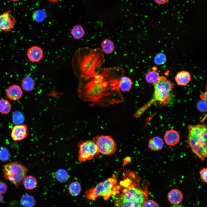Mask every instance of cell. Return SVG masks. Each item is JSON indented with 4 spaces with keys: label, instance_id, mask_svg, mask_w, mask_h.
<instances>
[{
    "label": "cell",
    "instance_id": "26",
    "mask_svg": "<svg viewBox=\"0 0 207 207\" xmlns=\"http://www.w3.org/2000/svg\"><path fill=\"white\" fill-rule=\"evenodd\" d=\"M11 109V105L8 100L4 99H0V113L3 114H7L10 112Z\"/></svg>",
    "mask_w": 207,
    "mask_h": 207
},
{
    "label": "cell",
    "instance_id": "10",
    "mask_svg": "<svg viewBox=\"0 0 207 207\" xmlns=\"http://www.w3.org/2000/svg\"><path fill=\"white\" fill-rule=\"evenodd\" d=\"M10 12L8 10L0 15V31L7 32L14 28L16 21L14 17L10 16Z\"/></svg>",
    "mask_w": 207,
    "mask_h": 207
},
{
    "label": "cell",
    "instance_id": "40",
    "mask_svg": "<svg viewBox=\"0 0 207 207\" xmlns=\"http://www.w3.org/2000/svg\"><path fill=\"white\" fill-rule=\"evenodd\" d=\"M49 1L52 3H56L58 2L59 0H47Z\"/></svg>",
    "mask_w": 207,
    "mask_h": 207
},
{
    "label": "cell",
    "instance_id": "4",
    "mask_svg": "<svg viewBox=\"0 0 207 207\" xmlns=\"http://www.w3.org/2000/svg\"><path fill=\"white\" fill-rule=\"evenodd\" d=\"M187 128V143L193 152L204 161L207 155V126L204 124H190Z\"/></svg>",
    "mask_w": 207,
    "mask_h": 207
},
{
    "label": "cell",
    "instance_id": "41",
    "mask_svg": "<svg viewBox=\"0 0 207 207\" xmlns=\"http://www.w3.org/2000/svg\"><path fill=\"white\" fill-rule=\"evenodd\" d=\"M10 0L12 1H18V0Z\"/></svg>",
    "mask_w": 207,
    "mask_h": 207
},
{
    "label": "cell",
    "instance_id": "1",
    "mask_svg": "<svg viewBox=\"0 0 207 207\" xmlns=\"http://www.w3.org/2000/svg\"><path fill=\"white\" fill-rule=\"evenodd\" d=\"M123 72L120 68L102 69L86 82L80 81L78 93L80 98L90 105L107 107L122 102L124 98L119 86Z\"/></svg>",
    "mask_w": 207,
    "mask_h": 207
},
{
    "label": "cell",
    "instance_id": "27",
    "mask_svg": "<svg viewBox=\"0 0 207 207\" xmlns=\"http://www.w3.org/2000/svg\"><path fill=\"white\" fill-rule=\"evenodd\" d=\"M55 176L57 181L61 183L67 182L69 178V176L67 172L62 169L57 171L55 173Z\"/></svg>",
    "mask_w": 207,
    "mask_h": 207
},
{
    "label": "cell",
    "instance_id": "9",
    "mask_svg": "<svg viewBox=\"0 0 207 207\" xmlns=\"http://www.w3.org/2000/svg\"><path fill=\"white\" fill-rule=\"evenodd\" d=\"M78 146L79 148L78 158L80 161L91 160L99 155L97 147L92 140L80 141L78 143Z\"/></svg>",
    "mask_w": 207,
    "mask_h": 207
},
{
    "label": "cell",
    "instance_id": "16",
    "mask_svg": "<svg viewBox=\"0 0 207 207\" xmlns=\"http://www.w3.org/2000/svg\"><path fill=\"white\" fill-rule=\"evenodd\" d=\"M176 83L179 85L185 86L189 82L191 76L187 71L182 70L178 72L175 78Z\"/></svg>",
    "mask_w": 207,
    "mask_h": 207
},
{
    "label": "cell",
    "instance_id": "38",
    "mask_svg": "<svg viewBox=\"0 0 207 207\" xmlns=\"http://www.w3.org/2000/svg\"><path fill=\"white\" fill-rule=\"evenodd\" d=\"M3 197L2 195V194H0V202L3 203L4 202L3 201Z\"/></svg>",
    "mask_w": 207,
    "mask_h": 207
},
{
    "label": "cell",
    "instance_id": "19",
    "mask_svg": "<svg viewBox=\"0 0 207 207\" xmlns=\"http://www.w3.org/2000/svg\"><path fill=\"white\" fill-rule=\"evenodd\" d=\"M36 179L31 175L26 176L24 179L22 183L25 188L28 190H32L35 188L37 184Z\"/></svg>",
    "mask_w": 207,
    "mask_h": 207
},
{
    "label": "cell",
    "instance_id": "8",
    "mask_svg": "<svg viewBox=\"0 0 207 207\" xmlns=\"http://www.w3.org/2000/svg\"><path fill=\"white\" fill-rule=\"evenodd\" d=\"M92 141L96 144L99 152L103 155H112L117 150V144L111 136L97 135L93 138Z\"/></svg>",
    "mask_w": 207,
    "mask_h": 207
},
{
    "label": "cell",
    "instance_id": "3",
    "mask_svg": "<svg viewBox=\"0 0 207 207\" xmlns=\"http://www.w3.org/2000/svg\"><path fill=\"white\" fill-rule=\"evenodd\" d=\"M102 50L84 47L74 54L72 61L73 71L80 80H87L93 77L100 71L104 59Z\"/></svg>",
    "mask_w": 207,
    "mask_h": 207
},
{
    "label": "cell",
    "instance_id": "29",
    "mask_svg": "<svg viewBox=\"0 0 207 207\" xmlns=\"http://www.w3.org/2000/svg\"><path fill=\"white\" fill-rule=\"evenodd\" d=\"M11 155L8 149L4 147L0 148V160L5 162L9 160Z\"/></svg>",
    "mask_w": 207,
    "mask_h": 207
},
{
    "label": "cell",
    "instance_id": "24",
    "mask_svg": "<svg viewBox=\"0 0 207 207\" xmlns=\"http://www.w3.org/2000/svg\"><path fill=\"white\" fill-rule=\"evenodd\" d=\"M71 34L74 39L79 40L85 35V33L82 26L78 24L74 26L72 29Z\"/></svg>",
    "mask_w": 207,
    "mask_h": 207
},
{
    "label": "cell",
    "instance_id": "21",
    "mask_svg": "<svg viewBox=\"0 0 207 207\" xmlns=\"http://www.w3.org/2000/svg\"><path fill=\"white\" fill-rule=\"evenodd\" d=\"M155 67L152 68V70L148 72L145 76L146 81L152 84L156 82L159 79L160 76L159 73L156 71Z\"/></svg>",
    "mask_w": 207,
    "mask_h": 207
},
{
    "label": "cell",
    "instance_id": "23",
    "mask_svg": "<svg viewBox=\"0 0 207 207\" xmlns=\"http://www.w3.org/2000/svg\"><path fill=\"white\" fill-rule=\"evenodd\" d=\"M35 83L33 79L30 76H25L22 80V87L24 90L26 91H32L34 88Z\"/></svg>",
    "mask_w": 207,
    "mask_h": 207
},
{
    "label": "cell",
    "instance_id": "12",
    "mask_svg": "<svg viewBox=\"0 0 207 207\" xmlns=\"http://www.w3.org/2000/svg\"><path fill=\"white\" fill-rule=\"evenodd\" d=\"M26 55L28 60L32 63L39 62L42 60L44 56L41 48L37 46H33L27 50Z\"/></svg>",
    "mask_w": 207,
    "mask_h": 207
},
{
    "label": "cell",
    "instance_id": "28",
    "mask_svg": "<svg viewBox=\"0 0 207 207\" xmlns=\"http://www.w3.org/2000/svg\"><path fill=\"white\" fill-rule=\"evenodd\" d=\"M46 16V14L45 11L43 10L38 9L33 13L32 18L35 21L41 22L45 20Z\"/></svg>",
    "mask_w": 207,
    "mask_h": 207
},
{
    "label": "cell",
    "instance_id": "14",
    "mask_svg": "<svg viewBox=\"0 0 207 207\" xmlns=\"http://www.w3.org/2000/svg\"><path fill=\"white\" fill-rule=\"evenodd\" d=\"M180 139L179 133L175 130L167 131L164 136L165 142L170 146H173L177 144L179 142Z\"/></svg>",
    "mask_w": 207,
    "mask_h": 207
},
{
    "label": "cell",
    "instance_id": "33",
    "mask_svg": "<svg viewBox=\"0 0 207 207\" xmlns=\"http://www.w3.org/2000/svg\"><path fill=\"white\" fill-rule=\"evenodd\" d=\"M143 207H159L157 203L154 200L148 199L146 200L143 205Z\"/></svg>",
    "mask_w": 207,
    "mask_h": 207
},
{
    "label": "cell",
    "instance_id": "20",
    "mask_svg": "<svg viewBox=\"0 0 207 207\" xmlns=\"http://www.w3.org/2000/svg\"><path fill=\"white\" fill-rule=\"evenodd\" d=\"M102 50L106 54L112 53L114 49V42L109 39H104L101 43Z\"/></svg>",
    "mask_w": 207,
    "mask_h": 207
},
{
    "label": "cell",
    "instance_id": "25",
    "mask_svg": "<svg viewBox=\"0 0 207 207\" xmlns=\"http://www.w3.org/2000/svg\"><path fill=\"white\" fill-rule=\"evenodd\" d=\"M68 189L70 194L72 196L78 195L81 191V187L80 183L78 181L72 182L69 184Z\"/></svg>",
    "mask_w": 207,
    "mask_h": 207
},
{
    "label": "cell",
    "instance_id": "39",
    "mask_svg": "<svg viewBox=\"0 0 207 207\" xmlns=\"http://www.w3.org/2000/svg\"><path fill=\"white\" fill-rule=\"evenodd\" d=\"M172 207H184L183 206L181 205H173Z\"/></svg>",
    "mask_w": 207,
    "mask_h": 207
},
{
    "label": "cell",
    "instance_id": "36",
    "mask_svg": "<svg viewBox=\"0 0 207 207\" xmlns=\"http://www.w3.org/2000/svg\"><path fill=\"white\" fill-rule=\"evenodd\" d=\"M169 0H154V1L157 4L159 5H162L168 2Z\"/></svg>",
    "mask_w": 207,
    "mask_h": 207
},
{
    "label": "cell",
    "instance_id": "37",
    "mask_svg": "<svg viewBox=\"0 0 207 207\" xmlns=\"http://www.w3.org/2000/svg\"><path fill=\"white\" fill-rule=\"evenodd\" d=\"M200 98L203 100L207 101V91H206L200 95Z\"/></svg>",
    "mask_w": 207,
    "mask_h": 207
},
{
    "label": "cell",
    "instance_id": "6",
    "mask_svg": "<svg viewBox=\"0 0 207 207\" xmlns=\"http://www.w3.org/2000/svg\"><path fill=\"white\" fill-rule=\"evenodd\" d=\"M2 170L4 178L17 187L22 184L27 172L29 170L22 164L16 161L4 165Z\"/></svg>",
    "mask_w": 207,
    "mask_h": 207
},
{
    "label": "cell",
    "instance_id": "11",
    "mask_svg": "<svg viewBox=\"0 0 207 207\" xmlns=\"http://www.w3.org/2000/svg\"><path fill=\"white\" fill-rule=\"evenodd\" d=\"M27 126L26 124H19L14 126L12 128L11 136L15 141H21L26 138L27 136Z\"/></svg>",
    "mask_w": 207,
    "mask_h": 207
},
{
    "label": "cell",
    "instance_id": "7",
    "mask_svg": "<svg viewBox=\"0 0 207 207\" xmlns=\"http://www.w3.org/2000/svg\"><path fill=\"white\" fill-rule=\"evenodd\" d=\"M152 85L154 87L153 101H158L163 105L168 104L170 100V92L174 87V84L166 77L162 76Z\"/></svg>",
    "mask_w": 207,
    "mask_h": 207
},
{
    "label": "cell",
    "instance_id": "31",
    "mask_svg": "<svg viewBox=\"0 0 207 207\" xmlns=\"http://www.w3.org/2000/svg\"><path fill=\"white\" fill-rule=\"evenodd\" d=\"M197 108L201 112H204L207 110V101L201 100L198 102L197 104Z\"/></svg>",
    "mask_w": 207,
    "mask_h": 207
},
{
    "label": "cell",
    "instance_id": "13",
    "mask_svg": "<svg viewBox=\"0 0 207 207\" xmlns=\"http://www.w3.org/2000/svg\"><path fill=\"white\" fill-rule=\"evenodd\" d=\"M6 94L9 99L17 101L21 98L23 95L21 88L18 85H13L9 86L6 90Z\"/></svg>",
    "mask_w": 207,
    "mask_h": 207
},
{
    "label": "cell",
    "instance_id": "17",
    "mask_svg": "<svg viewBox=\"0 0 207 207\" xmlns=\"http://www.w3.org/2000/svg\"><path fill=\"white\" fill-rule=\"evenodd\" d=\"M163 139L158 136L154 137L149 141L148 146L153 151H157L162 149L164 146Z\"/></svg>",
    "mask_w": 207,
    "mask_h": 207
},
{
    "label": "cell",
    "instance_id": "18",
    "mask_svg": "<svg viewBox=\"0 0 207 207\" xmlns=\"http://www.w3.org/2000/svg\"><path fill=\"white\" fill-rule=\"evenodd\" d=\"M133 82L129 77L122 76L120 78L119 83V86L120 90L123 92L129 91L131 89Z\"/></svg>",
    "mask_w": 207,
    "mask_h": 207
},
{
    "label": "cell",
    "instance_id": "35",
    "mask_svg": "<svg viewBox=\"0 0 207 207\" xmlns=\"http://www.w3.org/2000/svg\"><path fill=\"white\" fill-rule=\"evenodd\" d=\"M7 186L4 183L0 181V194H3L7 191Z\"/></svg>",
    "mask_w": 207,
    "mask_h": 207
},
{
    "label": "cell",
    "instance_id": "15",
    "mask_svg": "<svg viewBox=\"0 0 207 207\" xmlns=\"http://www.w3.org/2000/svg\"><path fill=\"white\" fill-rule=\"evenodd\" d=\"M167 198L171 203L173 205H178L182 201L183 195L179 189H173L168 193Z\"/></svg>",
    "mask_w": 207,
    "mask_h": 207
},
{
    "label": "cell",
    "instance_id": "30",
    "mask_svg": "<svg viewBox=\"0 0 207 207\" xmlns=\"http://www.w3.org/2000/svg\"><path fill=\"white\" fill-rule=\"evenodd\" d=\"M166 61L165 55L162 53L157 54L154 58V62L157 65H162L164 64Z\"/></svg>",
    "mask_w": 207,
    "mask_h": 207
},
{
    "label": "cell",
    "instance_id": "22",
    "mask_svg": "<svg viewBox=\"0 0 207 207\" xmlns=\"http://www.w3.org/2000/svg\"><path fill=\"white\" fill-rule=\"evenodd\" d=\"M21 205L24 207H33L35 203L34 197L28 194L22 195L20 200Z\"/></svg>",
    "mask_w": 207,
    "mask_h": 207
},
{
    "label": "cell",
    "instance_id": "5",
    "mask_svg": "<svg viewBox=\"0 0 207 207\" xmlns=\"http://www.w3.org/2000/svg\"><path fill=\"white\" fill-rule=\"evenodd\" d=\"M122 189L120 185L118 184L116 176H112L103 181L100 182L95 187L88 189L85 192L88 199L95 200L99 197L101 196L106 200H109L112 196L116 195Z\"/></svg>",
    "mask_w": 207,
    "mask_h": 207
},
{
    "label": "cell",
    "instance_id": "32",
    "mask_svg": "<svg viewBox=\"0 0 207 207\" xmlns=\"http://www.w3.org/2000/svg\"><path fill=\"white\" fill-rule=\"evenodd\" d=\"M14 122L17 124L21 123L24 120L22 115L20 112H17L14 114L13 117Z\"/></svg>",
    "mask_w": 207,
    "mask_h": 207
},
{
    "label": "cell",
    "instance_id": "34",
    "mask_svg": "<svg viewBox=\"0 0 207 207\" xmlns=\"http://www.w3.org/2000/svg\"><path fill=\"white\" fill-rule=\"evenodd\" d=\"M200 174L201 178L205 183L207 181V169L206 168H204L200 171Z\"/></svg>",
    "mask_w": 207,
    "mask_h": 207
},
{
    "label": "cell",
    "instance_id": "2",
    "mask_svg": "<svg viewBox=\"0 0 207 207\" xmlns=\"http://www.w3.org/2000/svg\"><path fill=\"white\" fill-rule=\"evenodd\" d=\"M120 183L122 189L114 200L115 207H143L148 199L147 189L139 186L140 179L135 172L125 171Z\"/></svg>",
    "mask_w": 207,
    "mask_h": 207
}]
</instances>
